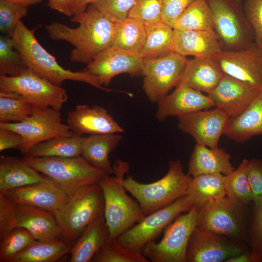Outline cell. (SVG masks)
Returning <instances> with one entry per match:
<instances>
[{
	"label": "cell",
	"instance_id": "obj_51",
	"mask_svg": "<svg viewBox=\"0 0 262 262\" xmlns=\"http://www.w3.org/2000/svg\"><path fill=\"white\" fill-rule=\"evenodd\" d=\"M97 0H74L73 4V11L74 15L78 14L85 11L87 6Z\"/></svg>",
	"mask_w": 262,
	"mask_h": 262
},
{
	"label": "cell",
	"instance_id": "obj_24",
	"mask_svg": "<svg viewBox=\"0 0 262 262\" xmlns=\"http://www.w3.org/2000/svg\"><path fill=\"white\" fill-rule=\"evenodd\" d=\"M224 75L220 66L212 57H194L188 59L179 84L208 95Z\"/></svg>",
	"mask_w": 262,
	"mask_h": 262
},
{
	"label": "cell",
	"instance_id": "obj_47",
	"mask_svg": "<svg viewBox=\"0 0 262 262\" xmlns=\"http://www.w3.org/2000/svg\"><path fill=\"white\" fill-rule=\"evenodd\" d=\"M247 175L253 199L262 197V161L257 159L248 160Z\"/></svg>",
	"mask_w": 262,
	"mask_h": 262
},
{
	"label": "cell",
	"instance_id": "obj_23",
	"mask_svg": "<svg viewBox=\"0 0 262 262\" xmlns=\"http://www.w3.org/2000/svg\"><path fill=\"white\" fill-rule=\"evenodd\" d=\"M222 50L213 30L174 29L172 52L184 57H212Z\"/></svg>",
	"mask_w": 262,
	"mask_h": 262
},
{
	"label": "cell",
	"instance_id": "obj_18",
	"mask_svg": "<svg viewBox=\"0 0 262 262\" xmlns=\"http://www.w3.org/2000/svg\"><path fill=\"white\" fill-rule=\"evenodd\" d=\"M177 118L179 129L191 135L196 143L215 148L218 147L229 116L216 108L210 111H198Z\"/></svg>",
	"mask_w": 262,
	"mask_h": 262
},
{
	"label": "cell",
	"instance_id": "obj_36",
	"mask_svg": "<svg viewBox=\"0 0 262 262\" xmlns=\"http://www.w3.org/2000/svg\"><path fill=\"white\" fill-rule=\"evenodd\" d=\"M248 163V160H243L236 169L225 175L224 180L226 196L235 203L246 206L253 200L247 175Z\"/></svg>",
	"mask_w": 262,
	"mask_h": 262
},
{
	"label": "cell",
	"instance_id": "obj_28",
	"mask_svg": "<svg viewBox=\"0 0 262 262\" xmlns=\"http://www.w3.org/2000/svg\"><path fill=\"white\" fill-rule=\"evenodd\" d=\"M122 139L120 133L91 134L83 137L82 156L91 164L110 175L114 169L109 154Z\"/></svg>",
	"mask_w": 262,
	"mask_h": 262
},
{
	"label": "cell",
	"instance_id": "obj_12",
	"mask_svg": "<svg viewBox=\"0 0 262 262\" xmlns=\"http://www.w3.org/2000/svg\"><path fill=\"white\" fill-rule=\"evenodd\" d=\"M193 206L191 198L184 196L169 205L145 215L116 240L125 247L143 253L145 247L156 241L168 225Z\"/></svg>",
	"mask_w": 262,
	"mask_h": 262
},
{
	"label": "cell",
	"instance_id": "obj_45",
	"mask_svg": "<svg viewBox=\"0 0 262 262\" xmlns=\"http://www.w3.org/2000/svg\"><path fill=\"white\" fill-rule=\"evenodd\" d=\"M244 12L254 33V42L262 48V0H246Z\"/></svg>",
	"mask_w": 262,
	"mask_h": 262
},
{
	"label": "cell",
	"instance_id": "obj_22",
	"mask_svg": "<svg viewBox=\"0 0 262 262\" xmlns=\"http://www.w3.org/2000/svg\"><path fill=\"white\" fill-rule=\"evenodd\" d=\"M157 119L164 121L169 116L177 117L214 106L208 95L183 84H179L173 92L158 103Z\"/></svg>",
	"mask_w": 262,
	"mask_h": 262
},
{
	"label": "cell",
	"instance_id": "obj_33",
	"mask_svg": "<svg viewBox=\"0 0 262 262\" xmlns=\"http://www.w3.org/2000/svg\"><path fill=\"white\" fill-rule=\"evenodd\" d=\"M69 251V246L59 239L35 240L11 262H52L60 259Z\"/></svg>",
	"mask_w": 262,
	"mask_h": 262
},
{
	"label": "cell",
	"instance_id": "obj_38",
	"mask_svg": "<svg viewBox=\"0 0 262 262\" xmlns=\"http://www.w3.org/2000/svg\"><path fill=\"white\" fill-rule=\"evenodd\" d=\"M93 262H149L141 252L120 244L116 239L108 241L95 254Z\"/></svg>",
	"mask_w": 262,
	"mask_h": 262
},
{
	"label": "cell",
	"instance_id": "obj_3",
	"mask_svg": "<svg viewBox=\"0 0 262 262\" xmlns=\"http://www.w3.org/2000/svg\"><path fill=\"white\" fill-rule=\"evenodd\" d=\"M113 167L115 176L107 175L98 183L104 197V216L110 232L109 241L118 238L145 216L137 200L127 194L123 184L128 164L118 161Z\"/></svg>",
	"mask_w": 262,
	"mask_h": 262
},
{
	"label": "cell",
	"instance_id": "obj_15",
	"mask_svg": "<svg viewBox=\"0 0 262 262\" xmlns=\"http://www.w3.org/2000/svg\"><path fill=\"white\" fill-rule=\"evenodd\" d=\"M242 240L196 228L187 249L186 262H222L247 250Z\"/></svg>",
	"mask_w": 262,
	"mask_h": 262
},
{
	"label": "cell",
	"instance_id": "obj_30",
	"mask_svg": "<svg viewBox=\"0 0 262 262\" xmlns=\"http://www.w3.org/2000/svg\"><path fill=\"white\" fill-rule=\"evenodd\" d=\"M225 175L222 174H201L192 177L187 195L193 206L199 209L226 196Z\"/></svg>",
	"mask_w": 262,
	"mask_h": 262
},
{
	"label": "cell",
	"instance_id": "obj_40",
	"mask_svg": "<svg viewBox=\"0 0 262 262\" xmlns=\"http://www.w3.org/2000/svg\"><path fill=\"white\" fill-rule=\"evenodd\" d=\"M0 240V262H11L35 239L27 229L17 227Z\"/></svg>",
	"mask_w": 262,
	"mask_h": 262
},
{
	"label": "cell",
	"instance_id": "obj_25",
	"mask_svg": "<svg viewBox=\"0 0 262 262\" xmlns=\"http://www.w3.org/2000/svg\"><path fill=\"white\" fill-rule=\"evenodd\" d=\"M234 169L230 155L224 149L199 143L196 144L188 164V174L192 177L207 174L227 175Z\"/></svg>",
	"mask_w": 262,
	"mask_h": 262
},
{
	"label": "cell",
	"instance_id": "obj_49",
	"mask_svg": "<svg viewBox=\"0 0 262 262\" xmlns=\"http://www.w3.org/2000/svg\"><path fill=\"white\" fill-rule=\"evenodd\" d=\"M73 1L74 0H49L48 6L66 16L72 17L74 15Z\"/></svg>",
	"mask_w": 262,
	"mask_h": 262
},
{
	"label": "cell",
	"instance_id": "obj_1",
	"mask_svg": "<svg viewBox=\"0 0 262 262\" xmlns=\"http://www.w3.org/2000/svg\"><path fill=\"white\" fill-rule=\"evenodd\" d=\"M70 20L78 26L71 28L52 22L45 29L52 39L65 41L74 47L71 61L89 64L100 52L111 46L115 22L92 4L85 11L74 15Z\"/></svg>",
	"mask_w": 262,
	"mask_h": 262
},
{
	"label": "cell",
	"instance_id": "obj_8",
	"mask_svg": "<svg viewBox=\"0 0 262 262\" xmlns=\"http://www.w3.org/2000/svg\"><path fill=\"white\" fill-rule=\"evenodd\" d=\"M207 1L223 50H240L254 43L253 30L241 6L232 0Z\"/></svg>",
	"mask_w": 262,
	"mask_h": 262
},
{
	"label": "cell",
	"instance_id": "obj_16",
	"mask_svg": "<svg viewBox=\"0 0 262 262\" xmlns=\"http://www.w3.org/2000/svg\"><path fill=\"white\" fill-rule=\"evenodd\" d=\"M143 66V58L139 53L110 46L98 54L85 70L97 77L104 86L121 74L142 76Z\"/></svg>",
	"mask_w": 262,
	"mask_h": 262
},
{
	"label": "cell",
	"instance_id": "obj_9",
	"mask_svg": "<svg viewBox=\"0 0 262 262\" xmlns=\"http://www.w3.org/2000/svg\"><path fill=\"white\" fill-rule=\"evenodd\" d=\"M0 92L16 94L36 108L59 111L68 97L65 88L29 68L16 76H0Z\"/></svg>",
	"mask_w": 262,
	"mask_h": 262
},
{
	"label": "cell",
	"instance_id": "obj_43",
	"mask_svg": "<svg viewBox=\"0 0 262 262\" xmlns=\"http://www.w3.org/2000/svg\"><path fill=\"white\" fill-rule=\"evenodd\" d=\"M162 0H136L128 17L145 25L162 20Z\"/></svg>",
	"mask_w": 262,
	"mask_h": 262
},
{
	"label": "cell",
	"instance_id": "obj_20",
	"mask_svg": "<svg viewBox=\"0 0 262 262\" xmlns=\"http://www.w3.org/2000/svg\"><path fill=\"white\" fill-rule=\"evenodd\" d=\"M2 195L15 203L52 213L59 209L69 196L59 184L48 177L42 181L11 189Z\"/></svg>",
	"mask_w": 262,
	"mask_h": 262
},
{
	"label": "cell",
	"instance_id": "obj_31",
	"mask_svg": "<svg viewBox=\"0 0 262 262\" xmlns=\"http://www.w3.org/2000/svg\"><path fill=\"white\" fill-rule=\"evenodd\" d=\"M146 39L139 54L143 58H156L172 52L174 29L163 21L146 25Z\"/></svg>",
	"mask_w": 262,
	"mask_h": 262
},
{
	"label": "cell",
	"instance_id": "obj_41",
	"mask_svg": "<svg viewBox=\"0 0 262 262\" xmlns=\"http://www.w3.org/2000/svg\"><path fill=\"white\" fill-rule=\"evenodd\" d=\"M28 7L0 0V31L12 36L21 19L28 15Z\"/></svg>",
	"mask_w": 262,
	"mask_h": 262
},
{
	"label": "cell",
	"instance_id": "obj_37",
	"mask_svg": "<svg viewBox=\"0 0 262 262\" xmlns=\"http://www.w3.org/2000/svg\"><path fill=\"white\" fill-rule=\"evenodd\" d=\"M37 108L14 93L0 92V122H18L29 117Z\"/></svg>",
	"mask_w": 262,
	"mask_h": 262
},
{
	"label": "cell",
	"instance_id": "obj_14",
	"mask_svg": "<svg viewBox=\"0 0 262 262\" xmlns=\"http://www.w3.org/2000/svg\"><path fill=\"white\" fill-rule=\"evenodd\" d=\"M188 59L177 53L143 58V88L148 99L157 103L180 83Z\"/></svg>",
	"mask_w": 262,
	"mask_h": 262
},
{
	"label": "cell",
	"instance_id": "obj_50",
	"mask_svg": "<svg viewBox=\"0 0 262 262\" xmlns=\"http://www.w3.org/2000/svg\"><path fill=\"white\" fill-rule=\"evenodd\" d=\"M225 262H262V259L250 250H247Z\"/></svg>",
	"mask_w": 262,
	"mask_h": 262
},
{
	"label": "cell",
	"instance_id": "obj_46",
	"mask_svg": "<svg viewBox=\"0 0 262 262\" xmlns=\"http://www.w3.org/2000/svg\"><path fill=\"white\" fill-rule=\"evenodd\" d=\"M196 0H162V20L172 28L179 16Z\"/></svg>",
	"mask_w": 262,
	"mask_h": 262
},
{
	"label": "cell",
	"instance_id": "obj_27",
	"mask_svg": "<svg viewBox=\"0 0 262 262\" xmlns=\"http://www.w3.org/2000/svg\"><path fill=\"white\" fill-rule=\"evenodd\" d=\"M224 134L238 143L262 135V90L256 99L242 113L229 117Z\"/></svg>",
	"mask_w": 262,
	"mask_h": 262
},
{
	"label": "cell",
	"instance_id": "obj_52",
	"mask_svg": "<svg viewBox=\"0 0 262 262\" xmlns=\"http://www.w3.org/2000/svg\"><path fill=\"white\" fill-rule=\"evenodd\" d=\"M10 1L14 3L21 5L24 6L28 7L31 5H36L40 3L42 0H2Z\"/></svg>",
	"mask_w": 262,
	"mask_h": 262
},
{
	"label": "cell",
	"instance_id": "obj_35",
	"mask_svg": "<svg viewBox=\"0 0 262 262\" xmlns=\"http://www.w3.org/2000/svg\"><path fill=\"white\" fill-rule=\"evenodd\" d=\"M173 28L214 30L212 14L207 0H195L177 19Z\"/></svg>",
	"mask_w": 262,
	"mask_h": 262
},
{
	"label": "cell",
	"instance_id": "obj_13",
	"mask_svg": "<svg viewBox=\"0 0 262 262\" xmlns=\"http://www.w3.org/2000/svg\"><path fill=\"white\" fill-rule=\"evenodd\" d=\"M246 207L226 196L198 209L196 228L242 240L246 233Z\"/></svg>",
	"mask_w": 262,
	"mask_h": 262
},
{
	"label": "cell",
	"instance_id": "obj_7",
	"mask_svg": "<svg viewBox=\"0 0 262 262\" xmlns=\"http://www.w3.org/2000/svg\"><path fill=\"white\" fill-rule=\"evenodd\" d=\"M17 227L27 229L37 240L58 239L62 236L53 213L15 203L0 195V240Z\"/></svg>",
	"mask_w": 262,
	"mask_h": 262
},
{
	"label": "cell",
	"instance_id": "obj_26",
	"mask_svg": "<svg viewBox=\"0 0 262 262\" xmlns=\"http://www.w3.org/2000/svg\"><path fill=\"white\" fill-rule=\"evenodd\" d=\"M46 178L23 159L4 155L0 157V195L11 189L38 183Z\"/></svg>",
	"mask_w": 262,
	"mask_h": 262
},
{
	"label": "cell",
	"instance_id": "obj_17",
	"mask_svg": "<svg viewBox=\"0 0 262 262\" xmlns=\"http://www.w3.org/2000/svg\"><path fill=\"white\" fill-rule=\"evenodd\" d=\"M212 57L224 74L262 90V48L255 43L240 50H222Z\"/></svg>",
	"mask_w": 262,
	"mask_h": 262
},
{
	"label": "cell",
	"instance_id": "obj_5",
	"mask_svg": "<svg viewBox=\"0 0 262 262\" xmlns=\"http://www.w3.org/2000/svg\"><path fill=\"white\" fill-rule=\"evenodd\" d=\"M23 159L36 171L59 184L68 195L82 187L98 184L108 175L93 166L82 156L36 157L26 155Z\"/></svg>",
	"mask_w": 262,
	"mask_h": 262
},
{
	"label": "cell",
	"instance_id": "obj_42",
	"mask_svg": "<svg viewBox=\"0 0 262 262\" xmlns=\"http://www.w3.org/2000/svg\"><path fill=\"white\" fill-rule=\"evenodd\" d=\"M246 238L250 250L262 259V197L253 199Z\"/></svg>",
	"mask_w": 262,
	"mask_h": 262
},
{
	"label": "cell",
	"instance_id": "obj_32",
	"mask_svg": "<svg viewBox=\"0 0 262 262\" xmlns=\"http://www.w3.org/2000/svg\"><path fill=\"white\" fill-rule=\"evenodd\" d=\"M146 39L145 26L131 17L115 22L111 46L139 53Z\"/></svg>",
	"mask_w": 262,
	"mask_h": 262
},
{
	"label": "cell",
	"instance_id": "obj_4",
	"mask_svg": "<svg viewBox=\"0 0 262 262\" xmlns=\"http://www.w3.org/2000/svg\"><path fill=\"white\" fill-rule=\"evenodd\" d=\"M192 178L188 173H185L180 161L172 160L167 173L160 180L144 183L128 176L124 179L123 184L146 215L187 195Z\"/></svg>",
	"mask_w": 262,
	"mask_h": 262
},
{
	"label": "cell",
	"instance_id": "obj_6",
	"mask_svg": "<svg viewBox=\"0 0 262 262\" xmlns=\"http://www.w3.org/2000/svg\"><path fill=\"white\" fill-rule=\"evenodd\" d=\"M104 213V197L98 184L78 189L53 213L61 235L69 241L81 236L90 223Z\"/></svg>",
	"mask_w": 262,
	"mask_h": 262
},
{
	"label": "cell",
	"instance_id": "obj_48",
	"mask_svg": "<svg viewBox=\"0 0 262 262\" xmlns=\"http://www.w3.org/2000/svg\"><path fill=\"white\" fill-rule=\"evenodd\" d=\"M23 143L22 136L11 130L0 128V151L11 148H19Z\"/></svg>",
	"mask_w": 262,
	"mask_h": 262
},
{
	"label": "cell",
	"instance_id": "obj_44",
	"mask_svg": "<svg viewBox=\"0 0 262 262\" xmlns=\"http://www.w3.org/2000/svg\"><path fill=\"white\" fill-rule=\"evenodd\" d=\"M136 0H97L92 4L116 22L127 18Z\"/></svg>",
	"mask_w": 262,
	"mask_h": 262
},
{
	"label": "cell",
	"instance_id": "obj_34",
	"mask_svg": "<svg viewBox=\"0 0 262 262\" xmlns=\"http://www.w3.org/2000/svg\"><path fill=\"white\" fill-rule=\"evenodd\" d=\"M82 139L81 136L75 134L54 138L37 144L26 155L36 157L82 156Z\"/></svg>",
	"mask_w": 262,
	"mask_h": 262
},
{
	"label": "cell",
	"instance_id": "obj_39",
	"mask_svg": "<svg viewBox=\"0 0 262 262\" xmlns=\"http://www.w3.org/2000/svg\"><path fill=\"white\" fill-rule=\"evenodd\" d=\"M28 67L20 53L15 49L12 37L0 36V76H16Z\"/></svg>",
	"mask_w": 262,
	"mask_h": 262
},
{
	"label": "cell",
	"instance_id": "obj_53",
	"mask_svg": "<svg viewBox=\"0 0 262 262\" xmlns=\"http://www.w3.org/2000/svg\"><path fill=\"white\" fill-rule=\"evenodd\" d=\"M233 1H234L235 3L238 4L239 6H241V4L243 0H232Z\"/></svg>",
	"mask_w": 262,
	"mask_h": 262
},
{
	"label": "cell",
	"instance_id": "obj_21",
	"mask_svg": "<svg viewBox=\"0 0 262 262\" xmlns=\"http://www.w3.org/2000/svg\"><path fill=\"white\" fill-rule=\"evenodd\" d=\"M66 123L74 134L80 136L83 134L121 133L124 131L108 112L99 106L77 105L68 113Z\"/></svg>",
	"mask_w": 262,
	"mask_h": 262
},
{
	"label": "cell",
	"instance_id": "obj_19",
	"mask_svg": "<svg viewBox=\"0 0 262 262\" xmlns=\"http://www.w3.org/2000/svg\"><path fill=\"white\" fill-rule=\"evenodd\" d=\"M262 90L237 79L225 75L207 95L214 106L229 117L237 116L258 97Z\"/></svg>",
	"mask_w": 262,
	"mask_h": 262
},
{
	"label": "cell",
	"instance_id": "obj_2",
	"mask_svg": "<svg viewBox=\"0 0 262 262\" xmlns=\"http://www.w3.org/2000/svg\"><path fill=\"white\" fill-rule=\"evenodd\" d=\"M40 26L37 25L30 29L20 21L12 36L15 49L20 53L29 69L59 86L65 81L72 80L84 82L105 91H113L102 85L97 77L85 69L72 71L61 66L55 58L36 39L34 32Z\"/></svg>",
	"mask_w": 262,
	"mask_h": 262
},
{
	"label": "cell",
	"instance_id": "obj_11",
	"mask_svg": "<svg viewBox=\"0 0 262 262\" xmlns=\"http://www.w3.org/2000/svg\"><path fill=\"white\" fill-rule=\"evenodd\" d=\"M0 128L11 130L22 137L18 149L27 155L35 145L48 140L74 134L63 122L60 111L51 108H36L27 118L18 122L1 123Z\"/></svg>",
	"mask_w": 262,
	"mask_h": 262
},
{
	"label": "cell",
	"instance_id": "obj_10",
	"mask_svg": "<svg viewBox=\"0 0 262 262\" xmlns=\"http://www.w3.org/2000/svg\"><path fill=\"white\" fill-rule=\"evenodd\" d=\"M198 210L195 206L180 214L164 230L160 241L149 243L143 253L152 262H186L190 237L196 228Z\"/></svg>",
	"mask_w": 262,
	"mask_h": 262
},
{
	"label": "cell",
	"instance_id": "obj_29",
	"mask_svg": "<svg viewBox=\"0 0 262 262\" xmlns=\"http://www.w3.org/2000/svg\"><path fill=\"white\" fill-rule=\"evenodd\" d=\"M110 232L104 215L95 219L84 230L70 251L71 262H89L109 239Z\"/></svg>",
	"mask_w": 262,
	"mask_h": 262
}]
</instances>
